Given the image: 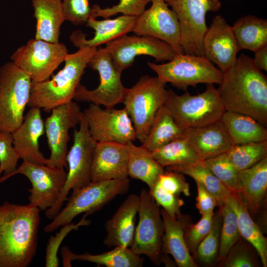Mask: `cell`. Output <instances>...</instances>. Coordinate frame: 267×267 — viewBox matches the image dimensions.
Listing matches in <instances>:
<instances>
[{
  "label": "cell",
  "instance_id": "obj_46",
  "mask_svg": "<svg viewBox=\"0 0 267 267\" xmlns=\"http://www.w3.org/2000/svg\"><path fill=\"white\" fill-rule=\"evenodd\" d=\"M66 21L76 26L85 25L90 16L89 0H62Z\"/></svg>",
  "mask_w": 267,
  "mask_h": 267
},
{
  "label": "cell",
  "instance_id": "obj_20",
  "mask_svg": "<svg viewBox=\"0 0 267 267\" xmlns=\"http://www.w3.org/2000/svg\"><path fill=\"white\" fill-rule=\"evenodd\" d=\"M126 144L96 142L90 170L91 181L129 178Z\"/></svg>",
  "mask_w": 267,
  "mask_h": 267
},
{
  "label": "cell",
  "instance_id": "obj_39",
  "mask_svg": "<svg viewBox=\"0 0 267 267\" xmlns=\"http://www.w3.org/2000/svg\"><path fill=\"white\" fill-rule=\"evenodd\" d=\"M203 162L231 193L236 192L239 171L232 164L226 152L205 160Z\"/></svg>",
  "mask_w": 267,
  "mask_h": 267
},
{
  "label": "cell",
  "instance_id": "obj_2",
  "mask_svg": "<svg viewBox=\"0 0 267 267\" xmlns=\"http://www.w3.org/2000/svg\"><path fill=\"white\" fill-rule=\"evenodd\" d=\"M40 209L4 201L0 205V267H27L37 249Z\"/></svg>",
  "mask_w": 267,
  "mask_h": 267
},
{
  "label": "cell",
  "instance_id": "obj_1",
  "mask_svg": "<svg viewBox=\"0 0 267 267\" xmlns=\"http://www.w3.org/2000/svg\"><path fill=\"white\" fill-rule=\"evenodd\" d=\"M217 89L226 110L248 115L267 126V78L253 58L242 53Z\"/></svg>",
  "mask_w": 267,
  "mask_h": 267
},
{
  "label": "cell",
  "instance_id": "obj_36",
  "mask_svg": "<svg viewBox=\"0 0 267 267\" xmlns=\"http://www.w3.org/2000/svg\"><path fill=\"white\" fill-rule=\"evenodd\" d=\"M226 153L234 166L240 171L267 157V140L233 145Z\"/></svg>",
  "mask_w": 267,
  "mask_h": 267
},
{
  "label": "cell",
  "instance_id": "obj_14",
  "mask_svg": "<svg viewBox=\"0 0 267 267\" xmlns=\"http://www.w3.org/2000/svg\"><path fill=\"white\" fill-rule=\"evenodd\" d=\"M65 168L52 167L23 161L11 175L25 176L31 182L29 205L42 211L51 207L57 200L65 183Z\"/></svg>",
  "mask_w": 267,
  "mask_h": 267
},
{
  "label": "cell",
  "instance_id": "obj_9",
  "mask_svg": "<svg viewBox=\"0 0 267 267\" xmlns=\"http://www.w3.org/2000/svg\"><path fill=\"white\" fill-rule=\"evenodd\" d=\"M147 65L165 83L184 91L201 83L220 85L223 77V73L204 56L185 53L165 63L149 61Z\"/></svg>",
  "mask_w": 267,
  "mask_h": 267
},
{
  "label": "cell",
  "instance_id": "obj_16",
  "mask_svg": "<svg viewBox=\"0 0 267 267\" xmlns=\"http://www.w3.org/2000/svg\"><path fill=\"white\" fill-rule=\"evenodd\" d=\"M83 112L90 134L96 142L127 144L136 139L132 121L125 108L102 109L90 103Z\"/></svg>",
  "mask_w": 267,
  "mask_h": 267
},
{
  "label": "cell",
  "instance_id": "obj_42",
  "mask_svg": "<svg viewBox=\"0 0 267 267\" xmlns=\"http://www.w3.org/2000/svg\"><path fill=\"white\" fill-rule=\"evenodd\" d=\"M19 159L13 146L12 133L0 131V183L10 178Z\"/></svg>",
  "mask_w": 267,
  "mask_h": 267
},
{
  "label": "cell",
  "instance_id": "obj_22",
  "mask_svg": "<svg viewBox=\"0 0 267 267\" xmlns=\"http://www.w3.org/2000/svg\"><path fill=\"white\" fill-rule=\"evenodd\" d=\"M136 17L122 15L113 19L98 20L90 16L85 25L94 30V36L87 39L85 33L77 30L71 34L70 40L78 48L82 47L97 48L102 44L132 32Z\"/></svg>",
  "mask_w": 267,
  "mask_h": 267
},
{
  "label": "cell",
  "instance_id": "obj_28",
  "mask_svg": "<svg viewBox=\"0 0 267 267\" xmlns=\"http://www.w3.org/2000/svg\"><path fill=\"white\" fill-rule=\"evenodd\" d=\"M161 213L164 226L162 253L171 255L179 267H197L185 243L182 222L170 217L163 209Z\"/></svg>",
  "mask_w": 267,
  "mask_h": 267
},
{
  "label": "cell",
  "instance_id": "obj_19",
  "mask_svg": "<svg viewBox=\"0 0 267 267\" xmlns=\"http://www.w3.org/2000/svg\"><path fill=\"white\" fill-rule=\"evenodd\" d=\"M204 56L223 73L235 63L240 50L232 26L224 17H214L203 40Z\"/></svg>",
  "mask_w": 267,
  "mask_h": 267
},
{
  "label": "cell",
  "instance_id": "obj_47",
  "mask_svg": "<svg viewBox=\"0 0 267 267\" xmlns=\"http://www.w3.org/2000/svg\"><path fill=\"white\" fill-rule=\"evenodd\" d=\"M157 182L164 190L172 194L179 195L182 193L187 196L190 195L189 185L182 174L166 171L159 176Z\"/></svg>",
  "mask_w": 267,
  "mask_h": 267
},
{
  "label": "cell",
  "instance_id": "obj_27",
  "mask_svg": "<svg viewBox=\"0 0 267 267\" xmlns=\"http://www.w3.org/2000/svg\"><path fill=\"white\" fill-rule=\"evenodd\" d=\"M64 267H71V262L87 261L107 267H141L144 258L134 253L128 247H115L112 250L99 254L92 255L88 252L77 254L67 246L61 251Z\"/></svg>",
  "mask_w": 267,
  "mask_h": 267
},
{
  "label": "cell",
  "instance_id": "obj_32",
  "mask_svg": "<svg viewBox=\"0 0 267 267\" xmlns=\"http://www.w3.org/2000/svg\"><path fill=\"white\" fill-rule=\"evenodd\" d=\"M239 50L256 52L267 45V20L253 15L238 19L232 26Z\"/></svg>",
  "mask_w": 267,
  "mask_h": 267
},
{
  "label": "cell",
  "instance_id": "obj_45",
  "mask_svg": "<svg viewBox=\"0 0 267 267\" xmlns=\"http://www.w3.org/2000/svg\"><path fill=\"white\" fill-rule=\"evenodd\" d=\"M149 191L156 203L162 206L170 217L177 219L182 215L180 210L184 202L179 195L166 191L157 181Z\"/></svg>",
  "mask_w": 267,
  "mask_h": 267
},
{
  "label": "cell",
  "instance_id": "obj_18",
  "mask_svg": "<svg viewBox=\"0 0 267 267\" xmlns=\"http://www.w3.org/2000/svg\"><path fill=\"white\" fill-rule=\"evenodd\" d=\"M151 2V6L136 17L132 32L157 38L170 45L177 54L184 53L177 15L164 0Z\"/></svg>",
  "mask_w": 267,
  "mask_h": 267
},
{
  "label": "cell",
  "instance_id": "obj_3",
  "mask_svg": "<svg viewBox=\"0 0 267 267\" xmlns=\"http://www.w3.org/2000/svg\"><path fill=\"white\" fill-rule=\"evenodd\" d=\"M97 48L82 47L68 53L63 68L51 79L32 83L28 106L48 112L73 100L75 93L89 62Z\"/></svg>",
  "mask_w": 267,
  "mask_h": 267
},
{
  "label": "cell",
  "instance_id": "obj_43",
  "mask_svg": "<svg viewBox=\"0 0 267 267\" xmlns=\"http://www.w3.org/2000/svg\"><path fill=\"white\" fill-rule=\"evenodd\" d=\"M88 215L85 214L82 219L77 223H70L62 226L59 232L54 236H51L48 239L45 249L46 267H58L59 260L57 257L58 248L64 238L73 230H77L82 226H88L91 222L90 220L86 219Z\"/></svg>",
  "mask_w": 267,
  "mask_h": 267
},
{
  "label": "cell",
  "instance_id": "obj_26",
  "mask_svg": "<svg viewBox=\"0 0 267 267\" xmlns=\"http://www.w3.org/2000/svg\"><path fill=\"white\" fill-rule=\"evenodd\" d=\"M36 19L35 39L56 43L66 21L62 0H31Z\"/></svg>",
  "mask_w": 267,
  "mask_h": 267
},
{
  "label": "cell",
  "instance_id": "obj_15",
  "mask_svg": "<svg viewBox=\"0 0 267 267\" xmlns=\"http://www.w3.org/2000/svg\"><path fill=\"white\" fill-rule=\"evenodd\" d=\"M105 48L121 73L132 65L137 56L148 55L161 62L170 61L177 54L168 44L149 36L127 34L107 43Z\"/></svg>",
  "mask_w": 267,
  "mask_h": 267
},
{
  "label": "cell",
  "instance_id": "obj_13",
  "mask_svg": "<svg viewBox=\"0 0 267 267\" xmlns=\"http://www.w3.org/2000/svg\"><path fill=\"white\" fill-rule=\"evenodd\" d=\"M68 54L67 48L63 43L33 38L17 48L10 59L32 82H41L50 79Z\"/></svg>",
  "mask_w": 267,
  "mask_h": 267
},
{
  "label": "cell",
  "instance_id": "obj_44",
  "mask_svg": "<svg viewBox=\"0 0 267 267\" xmlns=\"http://www.w3.org/2000/svg\"><path fill=\"white\" fill-rule=\"evenodd\" d=\"M251 244L242 237L232 247L224 260L225 267H255L258 266L256 259L251 250Z\"/></svg>",
  "mask_w": 267,
  "mask_h": 267
},
{
  "label": "cell",
  "instance_id": "obj_4",
  "mask_svg": "<svg viewBox=\"0 0 267 267\" xmlns=\"http://www.w3.org/2000/svg\"><path fill=\"white\" fill-rule=\"evenodd\" d=\"M164 106L181 128L203 127L220 120L226 111L217 89L206 84L205 90L197 95L185 92L178 95L167 89Z\"/></svg>",
  "mask_w": 267,
  "mask_h": 267
},
{
  "label": "cell",
  "instance_id": "obj_7",
  "mask_svg": "<svg viewBox=\"0 0 267 267\" xmlns=\"http://www.w3.org/2000/svg\"><path fill=\"white\" fill-rule=\"evenodd\" d=\"M79 125V129L74 130L73 144L66 156L68 170L65 184L55 203L45 211L49 220L60 211L70 190L82 188L91 182V166L96 141L90 134L83 112Z\"/></svg>",
  "mask_w": 267,
  "mask_h": 267
},
{
  "label": "cell",
  "instance_id": "obj_34",
  "mask_svg": "<svg viewBox=\"0 0 267 267\" xmlns=\"http://www.w3.org/2000/svg\"><path fill=\"white\" fill-rule=\"evenodd\" d=\"M167 171L179 173L193 178L200 182L216 199L221 207L232 193L211 172L203 161L181 165L166 167Z\"/></svg>",
  "mask_w": 267,
  "mask_h": 267
},
{
  "label": "cell",
  "instance_id": "obj_24",
  "mask_svg": "<svg viewBox=\"0 0 267 267\" xmlns=\"http://www.w3.org/2000/svg\"><path fill=\"white\" fill-rule=\"evenodd\" d=\"M139 196L130 194L105 224L107 232L103 241L108 247H130L133 243Z\"/></svg>",
  "mask_w": 267,
  "mask_h": 267
},
{
  "label": "cell",
  "instance_id": "obj_29",
  "mask_svg": "<svg viewBox=\"0 0 267 267\" xmlns=\"http://www.w3.org/2000/svg\"><path fill=\"white\" fill-rule=\"evenodd\" d=\"M234 210L240 236L255 249L264 267L267 266V240L258 225L253 221L248 209L237 193H232L227 199Z\"/></svg>",
  "mask_w": 267,
  "mask_h": 267
},
{
  "label": "cell",
  "instance_id": "obj_10",
  "mask_svg": "<svg viewBox=\"0 0 267 267\" xmlns=\"http://www.w3.org/2000/svg\"><path fill=\"white\" fill-rule=\"evenodd\" d=\"M88 66L98 73L99 84L96 89L89 90L80 84L73 100L101 105L106 108H113L123 102L127 88L122 82V73L114 66L105 47H97Z\"/></svg>",
  "mask_w": 267,
  "mask_h": 267
},
{
  "label": "cell",
  "instance_id": "obj_21",
  "mask_svg": "<svg viewBox=\"0 0 267 267\" xmlns=\"http://www.w3.org/2000/svg\"><path fill=\"white\" fill-rule=\"evenodd\" d=\"M44 132L41 109L30 107L21 125L12 133L14 147L20 159L38 164H47L40 150L39 138Z\"/></svg>",
  "mask_w": 267,
  "mask_h": 267
},
{
  "label": "cell",
  "instance_id": "obj_30",
  "mask_svg": "<svg viewBox=\"0 0 267 267\" xmlns=\"http://www.w3.org/2000/svg\"><path fill=\"white\" fill-rule=\"evenodd\" d=\"M221 120L229 133L233 145L267 140L266 127L248 115L226 110Z\"/></svg>",
  "mask_w": 267,
  "mask_h": 267
},
{
  "label": "cell",
  "instance_id": "obj_11",
  "mask_svg": "<svg viewBox=\"0 0 267 267\" xmlns=\"http://www.w3.org/2000/svg\"><path fill=\"white\" fill-rule=\"evenodd\" d=\"M138 223L135 228L130 249L135 254L143 255L155 265L165 262L162 252L164 226L159 206L149 190L142 189L139 195Z\"/></svg>",
  "mask_w": 267,
  "mask_h": 267
},
{
  "label": "cell",
  "instance_id": "obj_40",
  "mask_svg": "<svg viewBox=\"0 0 267 267\" xmlns=\"http://www.w3.org/2000/svg\"><path fill=\"white\" fill-rule=\"evenodd\" d=\"M214 212L202 215L201 219L195 224H190L187 218L182 214L179 219L184 226V237L186 245L190 252L195 257L197 248L210 230Z\"/></svg>",
  "mask_w": 267,
  "mask_h": 267
},
{
  "label": "cell",
  "instance_id": "obj_6",
  "mask_svg": "<svg viewBox=\"0 0 267 267\" xmlns=\"http://www.w3.org/2000/svg\"><path fill=\"white\" fill-rule=\"evenodd\" d=\"M166 84L157 76L145 75L127 89L123 103L132 121L136 138L141 143L149 134L158 110L164 104Z\"/></svg>",
  "mask_w": 267,
  "mask_h": 267
},
{
  "label": "cell",
  "instance_id": "obj_37",
  "mask_svg": "<svg viewBox=\"0 0 267 267\" xmlns=\"http://www.w3.org/2000/svg\"><path fill=\"white\" fill-rule=\"evenodd\" d=\"M220 208L222 214V223L217 260L222 262L241 236L236 214L228 199Z\"/></svg>",
  "mask_w": 267,
  "mask_h": 267
},
{
  "label": "cell",
  "instance_id": "obj_33",
  "mask_svg": "<svg viewBox=\"0 0 267 267\" xmlns=\"http://www.w3.org/2000/svg\"><path fill=\"white\" fill-rule=\"evenodd\" d=\"M179 126L164 105L158 110L150 131L141 145L154 151L176 139L183 137Z\"/></svg>",
  "mask_w": 267,
  "mask_h": 267
},
{
  "label": "cell",
  "instance_id": "obj_5",
  "mask_svg": "<svg viewBox=\"0 0 267 267\" xmlns=\"http://www.w3.org/2000/svg\"><path fill=\"white\" fill-rule=\"evenodd\" d=\"M130 188L129 178L91 181L88 185L73 190L66 206L44 228L45 233L52 232L68 224L78 215H88L101 210L117 196L126 193Z\"/></svg>",
  "mask_w": 267,
  "mask_h": 267
},
{
  "label": "cell",
  "instance_id": "obj_49",
  "mask_svg": "<svg viewBox=\"0 0 267 267\" xmlns=\"http://www.w3.org/2000/svg\"><path fill=\"white\" fill-rule=\"evenodd\" d=\"M253 60L255 65L259 69L267 71V45L255 52Z\"/></svg>",
  "mask_w": 267,
  "mask_h": 267
},
{
  "label": "cell",
  "instance_id": "obj_41",
  "mask_svg": "<svg viewBox=\"0 0 267 267\" xmlns=\"http://www.w3.org/2000/svg\"><path fill=\"white\" fill-rule=\"evenodd\" d=\"M151 0H119V2L111 7L101 8L94 4L91 7V17L108 18L118 13L137 17L145 10L146 5Z\"/></svg>",
  "mask_w": 267,
  "mask_h": 267
},
{
  "label": "cell",
  "instance_id": "obj_31",
  "mask_svg": "<svg viewBox=\"0 0 267 267\" xmlns=\"http://www.w3.org/2000/svg\"><path fill=\"white\" fill-rule=\"evenodd\" d=\"M126 144L128 150V177L141 180L150 189L164 173V167L153 158L151 152L142 145L136 146L133 141Z\"/></svg>",
  "mask_w": 267,
  "mask_h": 267
},
{
  "label": "cell",
  "instance_id": "obj_8",
  "mask_svg": "<svg viewBox=\"0 0 267 267\" xmlns=\"http://www.w3.org/2000/svg\"><path fill=\"white\" fill-rule=\"evenodd\" d=\"M32 83L11 61L0 67V131L12 133L22 123Z\"/></svg>",
  "mask_w": 267,
  "mask_h": 267
},
{
  "label": "cell",
  "instance_id": "obj_17",
  "mask_svg": "<svg viewBox=\"0 0 267 267\" xmlns=\"http://www.w3.org/2000/svg\"><path fill=\"white\" fill-rule=\"evenodd\" d=\"M44 122V131L50 151L47 165L67 168L66 156L70 129L79 124L82 112L77 102L72 100L51 110Z\"/></svg>",
  "mask_w": 267,
  "mask_h": 267
},
{
  "label": "cell",
  "instance_id": "obj_38",
  "mask_svg": "<svg viewBox=\"0 0 267 267\" xmlns=\"http://www.w3.org/2000/svg\"><path fill=\"white\" fill-rule=\"evenodd\" d=\"M222 214L221 209L214 213L211 228L199 244L196 256L202 263L211 264L218 260L220 243Z\"/></svg>",
  "mask_w": 267,
  "mask_h": 267
},
{
  "label": "cell",
  "instance_id": "obj_12",
  "mask_svg": "<svg viewBox=\"0 0 267 267\" xmlns=\"http://www.w3.org/2000/svg\"><path fill=\"white\" fill-rule=\"evenodd\" d=\"M177 16L184 53L204 56L203 40L208 27V12L217 11L219 0H164Z\"/></svg>",
  "mask_w": 267,
  "mask_h": 267
},
{
  "label": "cell",
  "instance_id": "obj_23",
  "mask_svg": "<svg viewBox=\"0 0 267 267\" xmlns=\"http://www.w3.org/2000/svg\"><path fill=\"white\" fill-rule=\"evenodd\" d=\"M183 137L202 161L226 152L233 145L221 119L203 127L185 129Z\"/></svg>",
  "mask_w": 267,
  "mask_h": 267
},
{
  "label": "cell",
  "instance_id": "obj_25",
  "mask_svg": "<svg viewBox=\"0 0 267 267\" xmlns=\"http://www.w3.org/2000/svg\"><path fill=\"white\" fill-rule=\"evenodd\" d=\"M267 157L253 166L239 171L236 190L251 214L257 215L266 199Z\"/></svg>",
  "mask_w": 267,
  "mask_h": 267
},
{
  "label": "cell",
  "instance_id": "obj_48",
  "mask_svg": "<svg viewBox=\"0 0 267 267\" xmlns=\"http://www.w3.org/2000/svg\"><path fill=\"white\" fill-rule=\"evenodd\" d=\"M197 189L196 206L201 215L214 212L218 206L216 198L199 182L196 181Z\"/></svg>",
  "mask_w": 267,
  "mask_h": 267
},
{
  "label": "cell",
  "instance_id": "obj_35",
  "mask_svg": "<svg viewBox=\"0 0 267 267\" xmlns=\"http://www.w3.org/2000/svg\"><path fill=\"white\" fill-rule=\"evenodd\" d=\"M151 154L164 168L202 161L184 137L174 140L151 152Z\"/></svg>",
  "mask_w": 267,
  "mask_h": 267
}]
</instances>
